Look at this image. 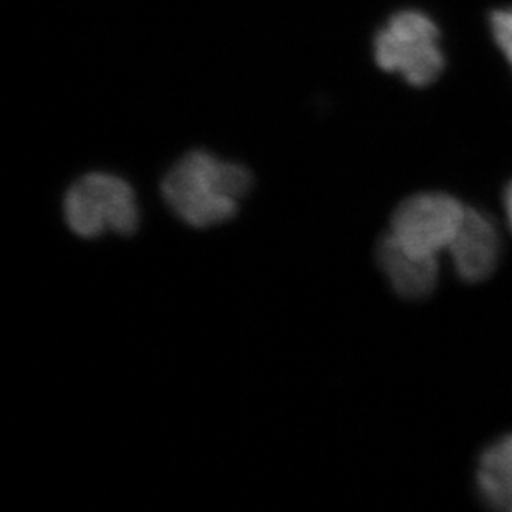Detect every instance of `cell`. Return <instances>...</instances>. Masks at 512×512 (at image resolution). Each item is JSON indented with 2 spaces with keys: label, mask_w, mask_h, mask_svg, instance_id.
<instances>
[{
  "label": "cell",
  "mask_w": 512,
  "mask_h": 512,
  "mask_svg": "<svg viewBox=\"0 0 512 512\" xmlns=\"http://www.w3.org/2000/svg\"><path fill=\"white\" fill-rule=\"evenodd\" d=\"M252 184L254 176L247 166L193 150L165 174L161 194L176 218L191 228L206 229L231 221Z\"/></svg>",
  "instance_id": "1"
},
{
  "label": "cell",
  "mask_w": 512,
  "mask_h": 512,
  "mask_svg": "<svg viewBox=\"0 0 512 512\" xmlns=\"http://www.w3.org/2000/svg\"><path fill=\"white\" fill-rule=\"evenodd\" d=\"M63 216L68 228L85 239L107 232L131 236L140 226L135 189L120 176L103 171L83 174L68 188Z\"/></svg>",
  "instance_id": "2"
},
{
  "label": "cell",
  "mask_w": 512,
  "mask_h": 512,
  "mask_svg": "<svg viewBox=\"0 0 512 512\" xmlns=\"http://www.w3.org/2000/svg\"><path fill=\"white\" fill-rule=\"evenodd\" d=\"M373 57L383 72L398 73L413 87L430 85L445 68L440 30L420 10L392 15L373 39Z\"/></svg>",
  "instance_id": "3"
},
{
  "label": "cell",
  "mask_w": 512,
  "mask_h": 512,
  "mask_svg": "<svg viewBox=\"0 0 512 512\" xmlns=\"http://www.w3.org/2000/svg\"><path fill=\"white\" fill-rule=\"evenodd\" d=\"M466 206L448 193L428 191L403 199L393 211L390 231L401 246L423 256L448 251L458 234Z\"/></svg>",
  "instance_id": "4"
},
{
  "label": "cell",
  "mask_w": 512,
  "mask_h": 512,
  "mask_svg": "<svg viewBox=\"0 0 512 512\" xmlns=\"http://www.w3.org/2000/svg\"><path fill=\"white\" fill-rule=\"evenodd\" d=\"M456 276L478 284L493 276L503 252L498 224L481 209L468 208L458 234L448 247Z\"/></svg>",
  "instance_id": "5"
},
{
  "label": "cell",
  "mask_w": 512,
  "mask_h": 512,
  "mask_svg": "<svg viewBox=\"0 0 512 512\" xmlns=\"http://www.w3.org/2000/svg\"><path fill=\"white\" fill-rule=\"evenodd\" d=\"M377 261L393 292L401 299L423 300L435 292L440 281L438 256H423L401 246L392 232H385L375 246Z\"/></svg>",
  "instance_id": "6"
},
{
  "label": "cell",
  "mask_w": 512,
  "mask_h": 512,
  "mask_svg": "<svg viewBox=\"0 0 512 512\" xmlns=\"http://www.w3.org/2000/svg\"><path fill=\"white\" fill-rule=\"evenodd\" d=\"M476 489L488 508L512 512V433L484 448L476 468Z\"/></svg>",
  "instance_id": "7"
},
{
  "label": "cell",
  "mask_w": 512,
  "mask_h": 512,
  "mask_svg": "<svg viewBox=\"0 0 512 512\" xmlns=\"http://www.w3.org/2000/svg\"><path fill=\"white\" fill-rule=\"evenodd\" d=\"M493 37L512 67V9L494 10L491 15Z\"/></svg>",
  "instance_id": "8"
},
{
  "label": "cell",
  "mask_w": 512,
  "mask_h": 512,
  "mask_svg": "<svg viewBox=\"0 0 512 512\" xmlns=\"http://www.w3.org/2000/svg\"><path fill=\"white\" fill-rule=\"evenodd\" d=\"M504 211H506L509 229L512 232V181L506 186V191H504Z\"/></svg>",
  "instance_id": "9"
}]
</instances>
